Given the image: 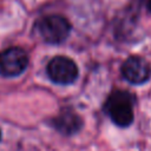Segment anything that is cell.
Instances as JSON below:
<instances>
[{
	"mask_svg": "<svg viewBox=\"0 0 151 151\" xmlns=\"http://www.w3.org/2000/svg\"><path fill=\"white\" fill-rule=\"evenodd\" d=\"M105 111L111 120L122 127L131 125L133 122V99L126 91H114L105 103Z\"/></svg>",
	"mask_w": 151,
	"mask_h": 151,
	"instance_id": "cell-1",
	"label": "cell"
},
{
	"mask_svg": "<svg viewBox=\"0 0 151 151\" xmlns=\"http://www.w3.org/2000/svg\"><path fill=\"white\" fill-rule=\"evenodd\" d=\"M37 31L44 41L48 44H60L70 34L71 25L61 15H47L37 22Z\"/></svg>",
	"mask_w": 151,
	"mask_h": 151,
	"instance_id": "cell-2",
	"label": "cell"
},
{
	"mask_svg": "<svg viewBox=\"0 0 151 151\" xmlns=\"http://www.w3.org/2000/svg\"><path fill=\"white\" fill-rule=\"evenodd\" d=\"M77 64L64 55H57L50 60L47 65V74L50 79L59 85H68L78 78Z\"/></svg>",
	"mask_w": 151,
	"mask_h": 151,
	"instance_id": "cell-3",
	"label": "cell"
},
{
	"mask_svg": "<svg viewBox=\"0 0 151 151\" xmlns=\"http://www.w3.org/2000/svg\"><path fill=\"white\" fill-rule=\"evenodd\" d=\"M28 65V57L22 48L9 47L0 53V73L5 77L21 74Z\"/></svg>",
	"mask_w": 151,
	"mask_h": 151,
	"instance_id": "cell-4",
	"label": "cell"
},
{
	"mask_svg": "<svg viewBox=\"0 0 151 151\" xmlns=\"http://www.w3.org/2000/svg\"><path fill=\"white\" fill-rule=\"evenodd\" d=\"M123 77L131 84L140 85L146 83L151 77V66L143 58L138 55L129 57L122 65Z\"/></svg>",
	"mask_w": 151,
	"mask_h": 151,
	"instance_id": "cell-5",
	"label": "cell"
},
{
	"mask_svg": "<svg viewBox=\"0 0 151 151\" xmlns=\"http://www.w3.org/2000/svg\"><path fill=\"white\" fill-rule=\"evenodd\" d=\"M52 124L55 130L61 134L72 136L79 132L83 127V119L78 113L70 110H65L52 120Z\"/></svg>",
	"mask_w": 151,
	"mask_h": 151,
	"instance_id": "cell-6",
	"label": "cell"
},
{
	"mask_svg": "<svg viewBox=\"0 0 151 151\" xmlns=\"http://www.w3.org/2000/svg\"><path fill=\"white\" fill-rule=\"evenodd\" d=\"M146 7H147V11H149V12H151V0H149V1H147Z\"/></svg>",
	"mask_w": 151,
	"mask_h": 151,
	"instance_id": "cell-7",
	"label": "cell"
},
{
	"mask_svg": "<svg viewBox=\"0 0 151 151\" xmlns=\"http://www.w3.org/2000/svg\"><path fill=\"white\" fill-rule=\"evenodd\" d=\"M0 139H1V132H0Z\"/></svg>",
	"mask_w": 151,
	"mask_h": 151,
	"instance_id": "cell-8",
	"label": "cell"
}]
</instances>
